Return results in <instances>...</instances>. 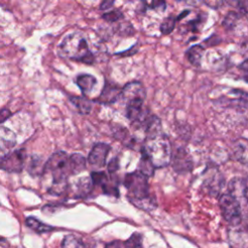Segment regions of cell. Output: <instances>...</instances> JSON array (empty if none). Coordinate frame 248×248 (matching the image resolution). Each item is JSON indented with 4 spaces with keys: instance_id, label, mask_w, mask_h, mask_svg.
<instances>
[{
    "instance_id": "obj_1",
    "label": "cell",
    "mask_w": 248,
    "mask_h": 248,
    "mask_svg": "<svg viewBox=\"0 0 248 248\" xmlns=\"http://www.w3.org/2000/svg\"><path fill=\"white\" fill-rule=\"evenodd\" d=\"M68 157L69 155L66 152L58 151L52 154L44 166L43 173L50 177V185L47 191L52 195L62 194L68 186L67 179L71 175Z\"/></svg>"
},
{
    "instance_id": "obj_2",
    "label": "cell",
    "mask_w": 248,
    "mask_h": 248,
    "mask_svg": "<svg viewBox=\"0 0 248 248\" xmlns=\"http://www.w3.org/2000/svg\"><path fill=\"white\" fill-rule=\"evenodd\" d=\"M61 57L91 65L95 61V55L89 47L87 39L82 33L73 32L68 34L58 46Z\"/></svg>"
},
{
    "instance_id": "obj_3",
    "label": "cell",
    "mask_w": 248,
    "mask_h": 248,
    "mask_svg": "<svg viewBox=\"0 0 248 248\" xmlns=\"http://www.w3.org/2000/svg\"><path fill=\"white\" fill-rule=\"evenodd\" d=\"M124 185L128 190L131 202L136 206L148 211L156 207V202L149 196L147 176L140 170L127 173L124 178Z\"/></svg>"
},
{
    "instance_id": "obj_4",
    "label": "cell",
    "mask_w": 248,
    "mask_h": 248,
    "mask_svg": "<svg viewBox=\"0 0 248 248\" xmlns=\"http://www.w3.org/2000/svg\"><path fill=\"white\" fill-rule=\"evenodd\" d=\"M141 153L148 158L154 168H163L170 163V143L168 138L162 133L146 138L142 145Z\"/></svg>"
},
{
    "instance_id": "obj_5",
    "label": "cell",
    "mask_w": 248,
    "mask_h": 248,
    "mask_svg": "<svg viewBox=\"0 0 248 248\" xmlns=\"http://www.w3.org/2000/svg\"><path fill=\"white\" fill-rule=\"evenodd\" d=\"M219 203L225 220L232 227L239 226L242 217L240 202L238 199H236L233 195L227 193L221 196Z\"/></svg>"
},
{
    "instance_id": "obj_6",
    "label": "cell",
    "mask_w": 248,
    "mask_h": 248,
    "mask_svg": "<svg viewBox=\"0 0 248 248\" xmlns=\"http://www.w3.org/2000/svg\"><path fill=\"white\" fill-rule=\"evenodd\" d=\"M26 159V152L24 149L16 150L9 153L0 162V169L9 172H19L23 169Z\"/></svg>"
},
{
    "instance_id": "obj_7",
    "label": "cell",
    "mask_w": 248,
    "mask_h": 248,
    "mask_svg": "<svg viewBox=\"0 0 248 248\" xmlns=\"http://www.w3.org/2000/svg\"><path fill=\"white\" fill-rule=\"evenodd\" d=\"M110 150V146L104 142L96 143L89 155H88V162L89 164L95 169H101L106 165L108 154Z\"/></svg>"
},
{
    "instance_id": "obj_8",
    "label": "cell",
    "mask_w": 248,
    "mask_h": 248,
    "mask_svg": "<svg viewBox=\"0 0 248 248\" xmlns=\"http://www.w3.org/2000/svg\"><path fill=\"white\" fill-rule=\"evenodd\" d=\"M121 96L125 103L133 101H144L145 89L143 85L139 81L128 82L121 91Z\"/></svg>"
},
{
    "instance_id": "obj_9",
    "label": "cell",
    "mask_w": 248,
    "mask_h": 248,
    "mask_svg": "<svg viewBox=\"0 0 248 248\" xmlns=\"http://www.w3.org/2000/svg\"><path fill=\"white\" fill-rule=\"evenodd\" d=\"M172 161V167L174 170L178 173H185L192 170L193 161L189 153L184 148H178L173 157L170 159Z\"/></svg>"
},
{
    "instance_id": "obj_10",
    "label": "cell",
    "mask_w": 248,
    "mask_h": 248,
    "mask_svg": "<svg viewBox=\"0 0 248 248\" xmlns=\"http://www.w3.org/2000/svg\"><path fill=\"white\" fill-rule=\"evenodd\" d=\"M121 91L122 88H120L117 84L110 81H106L104 88L96 101L104 105L112 104L121 96Z\"/></svg>"
},
{
    "instance_id": "obj_11",
    "label": "cell",
    "mask_w": 248,
    "mask_h": 248,
    "mask_svg": "<svg viewBox=\"0 0 248 248\" xmlns=\"http://www.w3.org/2000/svg\"><path fill=\"white\" fill-rule=\"evenodd\" d=\"M16 139L15 134L5 127H0V160L7 156L15 147Z\"/></svg>"
},
{
    "instance_id": "obj_12",
    "label": "cell",
    "mask_w": 248,
    "mask_h": 248,
    "mask_svg": "<svg viewBox=\"0 0 248 248\" xmlns=\"http://www.w3.org/2000/svg\"><path fill=\"white\" fill-rule=\"evenodd\" d=\"M76 82H77L78 86L79 87V89L81 90V92L84 95H88L91 92V90L93 89V87L95 86V84L97 83V79L92 75L81 74L77 77Z\"/></svg>"
},
{
    "instance_id": "obj_13",
    "label": "cell",
    "mask_w": 248,
    "mask_h": 248,
    "mask_svg": "<svg viewBox=\"0 0 248 248\" xmlns=\"http://www.w3.org/2000/svg\"><path fill=\"white\" fill-rule=\"evenodd\" d=\"M232 157L234 160L246 164L247 163V140L240 139L236 140L232 145Z\"/></svg>"
},
{
    "instance_id": "obj_14",
    "label": "cell",
    "mask_w": 248,
    "mask_h": 248,
    "mask_svg": "<svg viewBox=\"0 0 248 248\" xmlns=\"http://www.w3.org/2000/svg\"><path fill=\"white\" fill-rule=\"evenodd\" d=\"M229 193L233 195L236 199L237 196L242 195V198L247 201V184L246 179L241 178H234L229 184Z\"/></svg>"
},
{
    "instance_id": "obj_15",
    "label": "cell",
    "mask_w": 248,
    "mask_h": 248,
    "mask_svg": "<svg viewBox=\"0 0 248 248\" xmlns=\"http://www.w3.org/2000/svg\"><path fill=\"white\" fill-rule=\"evenodd\" d=\"M70 174H78L85 169V158L80 154H72L68 157Z\"/></svg>"
},
{
    "instance_id": "obj_16",
    "label": "cell",
    "mask_w": 248,
    "mask_h": 248,
    "mask_svg": "<svg viewBox=\"0 0 248 248\" xmlns=\"http://www.w3.org/2000/svg\"><path fill=\"white\" fill-rule=\"evenodd\" d=\"M231 248H246V232L242 230H232L229 233Z\"/></svg>"
},
{
    "instance_id": "obj_17",
    "label": "cell",
    "mask_w": 248,
    "mask_h": 248,
    "mask_svg": "<svg viewBox=\"0 0 248 248\" xmlns=\"http://www.w3.org/2000/svg\"><path fill=\"white\" fill-rule=\"evenodd\" d=\"M203 53L204 47L201 45H195L188 48V50L186 51V57L192 65L200 66Z\"/></svg>"
},
{
    "instance_id": "obj_18",
    "label": "cell",
    "mask_w": 248,
    "mask_h": 248,
    "mask_svg": "<svg viewBox=\"0 0 248 248\" xmlns=\"http://www.w3.org/2000/svg\"><path fill=\"white\" fill-rule=\"evenodd\" d=\"M92 188V181L88 177H81L79 178L75 186V194L76 197L81 198V197H86Z\"/></svg>"
},
{
    "instance_id": "obj_19",
    "label": "cell",
    "mask_w": 248,
    "mask_h": 248,
    "mask_svg": "<svg viewBox=\"0 0 248 248\" xmlns=\"http://www.w3.org/2000/svg\"><path fill=\"white\" fill-rule=\"evenodd\" d=\"M70 101L82 114H87L91 110V102L85 97L72 96L70 97Z\"/></svg>"
},
{
    "instance_id": "obj_20",
    "label": "cell",
    "mask_w": 248,
    "mask_h": 248,
    "mask_svg": "<svg viewBox=\"0 0 248 248\" xmlns=\"http://www.w3.org/2000/svg\"><path fill=\"white\" fill-rule=\"evenodd\" d=\"M26 225L29 228H31L33 231H35L37 232H40V233L51 231L53 229L52 227L44 224L43 222H41L40 220H38V219H36L34 217H28L26 219Z\"/></svg>"
},
{
    "instance_id": "obj_21",
    "label": "cell",
    "mask_w": 248,
    "mask_h": 248,
    "mask_svg": "<svg viewBox=\"0 0 248 248\" xmlns=\"http://www.w3.org/2000/svg\"><path fill=\"white\" fill-rule=\"evenodd\" d=\"M61 248H85V246L79 237L69 234L64 237Z\"/></svg>"
},
{
    "instance_id": "obj_22",
    "label": "cell",
    "mask_w": 248,
    "mask_h": 248,
    "mask_svg": "<svg viewBox=\"0 0 248 248\" xmlns=\"http://www.w3.org/2000/svg\"><path fill=\"white\" fill-rule=\"evenodd\" d=\"M241 15L236 13V12H233V11H231L229 12L226 16L224 17L223 19V26L227 29V30H232L234 28V26L236 25L238 19L240 18Z\"/></svg>"
},
{
    "instance_id": "obj_23",
    "label": "cell",
    "mask_w": 248,
    "mask_h": 248,
    "mask_svg": "<svg viewBox=\"0 0 248 248\" xmlns=\"http://www.w3.org/2000/svg\"><path fill=\"white\" fill-rule=\"evenodd\" d=\"M154 167L151 164V162L148 160V158L141 153V158L140 162L139 163V170L143 173L146 176H150L154 172Z\"/></svg>"
},
{
    "instance_id": "obj_24",
    "label": "cell",
    "mask_w": 248,
    "mask_h": 248,
    "mask_svg": "<svg viewBox=\"0 0 248 248\" xmlns=\"http://www.w3.org/2000/svg\"><path fill=\"white\" fill-rule=\"evenodd\" d=\"M175 23H176V18L174 16H170L166 17L160 25L161 33L164 35H168V34L171 33L175 27Z\"/></svg>"
},
{
    "instance_id": "obj_25",
    "label": "cell",
    "mask_w": 248,
    "mask_h": 248,
    "mask_svg": "<svg viewBox=\"0 0 248 248\" xmlns=\"http://www.w3.org/2000/svg\"><path fill=\"white\" fill-rule=\"evenodd\" d=\"M123 248H142V236L139 232L133 233L123 244Z\"/></svg>"
},
{
    "instance_id": "obj_26",
    "label": "cell",
    "mask_w": 248,
    "mask_h": 248,
    "mask_svg": "<svg viewBox=\"0 0 248 248\" xmlns=\"http://www.w3.org/2000/svg\"><path fill=\"white\" fill-rule=\"evenodd\" d=\"M90 179L92 181V184L98 185V186H100L102 188L108 181V175L105 172H103V171H94V172H92Z\"/></svg>"
},
{
    "instance_id": "obj_27",
    "label": "cell",
    "mask_w": 248,
    "mask_h": 248,
    "mask_svg": "<svg viewBox=\"0 0 248 248\" xmlns=\"http://www.w3.org/2000/svg\"><path fill=\"white\" fill-rule=\"evenodd\" d=\"M102 18L108 22H117L120 19H123L124 16L120 10H112L110 12L103 14Z\"/></svg>"
},
{
    "instance_id": "obj_28",
    "label": "cell",
    "mask_w": 248,
    "mask_h": 248,
    "mask_svg": "<svg viewBox=\"0 0 248 248\" xmlns=\"http://www.w3.org/2000/svg\"><path fill=\"white\" fill-rule=\"evenodd\" d=\"M205 19H206V16L205 15L204 16L199 15V16L196 19H193V20L189 21L188 26L191 28V31L199 32V30L202 27L203 23L205 22Z\"/></svg>"
},
{
    "instance_id": "obj_29",
    "label": "cell",
    "mask_w": 248,
    "mask_h": 248,
    "mask_svg": "<svg viewBox=\"0 0 248 248\" xmlns=\"http://www.w3.org/2000/svg\"><path fill=\"white\" fill-rule=\"evenodd\" d=\"M133 26L127 22V23H119L117 28H115V32H117L121 36H128L133 33Z\"/></svg>"
},
{
    "instance_id": "obj_30",
    "label": "cell",
    "mask_w": 248,
    "mask_h": 248,
    "mask_svg": "<svg viewBox=\"0 0 248 248\" xmlns=\"http://www.w3.org/2000/svg\"><path fill=\"white\" fill-rule=\"evenodd\" d=\"M166 1L165 0H151L150 8L157 11V12H165L166 11Z\"/></svg>"
},
{
    "instance_id": "obj_31",
    "label": "cell",
    "mask_w": 248,
    "mask_h": 248,
    "mask_svg": "<svg viewBox=\"0 0 248 248\" xmlns=\"http://www.w3.org/2000/svg\"><path fill=\"white\" fill-rule=\"evenodd\" d=\"M203 2L209 8L216 10V9H219L223 5L224 0H203Z\"/></svg>"
},
{
    "instance_id": "obj_32",
    "label": "cell",
    "mask_w": 248,
    "mask_h": 248,
    "mask_svg": "<svg viewBox=\"0 0 248 248\" xmlns=\"http://www.w3.org/2000/svg\"><path fill=\"white\" fill-rule=\"evenodd\" d=\"M118 167H119V164H118V159L117 158H113L108 165V172L112 173L114 171H116L118 170Z\"/></svg>"
},
{
    "instance_id": "obj_33",
    "label": "cell",
    "mask_w": 248,
    "mask_h": 248,
    "mask_svg": "<svg viewBox=\"0 0 248 248\" xmlns=\"http://www.w3.org/2000/svg\"><path fill=\"white\" fill-rule=\"evenodd\" d=\"M114 3V0H103V2L100 4L101 10H108L109 9Z\"/></svg>"
},
{
    "instance_id": "obj_34",
    "label": "cell",
    "mask_w": 248,
    "mask_h": 248,
    "mask_svg": "<svg viewBox=\"0 0 248 248\" xmlns=\"http://www.w3.org/2000/svg\"><path fill=\"white\" fill-rule=\"evenodd\" d=\"M11 115L10 110L8 109H2L0 110V123L3 122L5 119H7Z\"/></svg>"
},
{
    "instance_id": "obj_35",
    "label": "cell",
    "mask_w": 248,
    "mask_h": 248,
    "mask_svg": "<svg viewBox=\"0 0 248 248\" xmlns=\"http://www.w3.org/2000/svg\"><path fill=\"white\" fill-rule=\"evenodd\" d=\"M105 248H122V244L120 241H113V242L107 244V246Z\"/></svg>"
},
{
    "instance_id": "obj_36",
    "label": "cell",
    "mask_w": 248,
    "mask_h": 248,
    "mask_svg": "<svg viewBox=\"0 0 248 248\" xmlns=\"http://www.w3.org/2000/svg\"><path fill=\"white\" fill-rule=\"evenodd\" d=\"M225 1H226L230 6H232V7H237L240 0H225Z\"/></svg>"
},
{
    "instance_id": "obj_37",
    "label": "cell",
    "mask_w": 248,
    "mask_h": 248,
    "mask_svg": "<svg viewBox=\"0 0 248 248\" xmlns=\"http://www.w3.org/2000/svg\"><path fill=\"white\" fill-rule=\"evenodd\" d=\"M247 64H248V61H247V59H245V60L242 62V64L239 66L240 70H242L245 74L247 73Z\"/></svg>"
},
{
    "instance_id": "obj_38",
    "label": "cell",
    "mask_w": 248,
    "mask_h": 248,
    "mask_svg": "<svg viewBox=\"0 0 248 248\" xmlns=\"http://www.w3.org/2000/svg\"><path fill=\"white\" fill-rule=\"evenodd\" d=\"M135 46L131 47V48H130L128 51H123V52H120V53H118V54H120V55H128V53H130L131 51L135 53V52H137V49L135 48Z\"/></svg>"
},
{
    "instance_id": "obj_39",
    "label": "cell",
    "mask_w": 248,
    "mask_h": 248,
    "mask_svg": "<svg viewBox=\"0 0 248 248\" xmlns=\"http://www.w3.org/2000/svg\"><path fill=\"white\" fill-rule=\"evenodd\" d=\"M189 13H190V11H184V12H182V13H181L177 17H175V18H176V20H180V19H181V18H183L185 16H187Z\"/></svg>"
},
{
    "instance_id": "obj_40",
    "label": "cell",
    "mask_w": 248,
    "mask_h": 248,
    "mask_svg": "<svg viewBox=\"0 0 248 248\" xmlns=\"http://www.w3.org/2000/svg\"><path fill=\"white\" fill-rule=\"evenodd\" d=\"M176 1H180V0H176Z\"/></svg>"
}]
</instances>
